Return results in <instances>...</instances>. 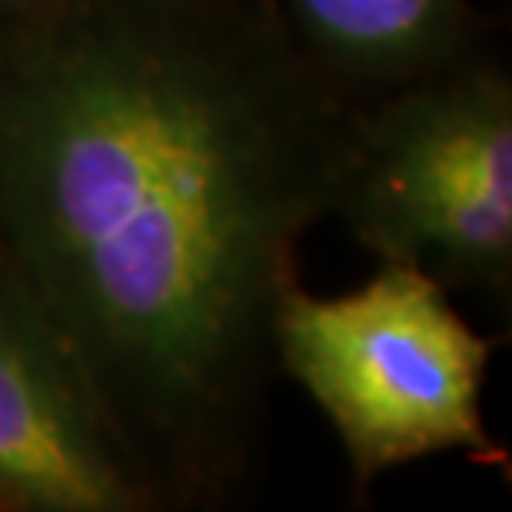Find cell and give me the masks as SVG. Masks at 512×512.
Wrapping results in <instances>:
<instances>
[{
	"instance_id": "obj_1",
	"label": "cell",
	"mask_w": 512,
	"mask_h": 512,
	"mask_svg": "<svg viewBox=\"0 0 512 512\" xmlns=\"http://www.w3.org/2000/svg\"><path fill=\"white\" fill-rule=\"evenodd\" d=\"M353 110L280 0L0 10V247L163 509L250 483L276 303L333 213Z\"/></svg>"
},
{
	"instance_id": "obj_2",
	"label": "cell",
	"mask_w": 512,
	"mask_h": 512,
	"mask_svg": "<svg viewBox=\"0 0 512 512\" xmlns=\"http://www.w3.org/2000/svg\"><path fill=\"white\" fill-rule=\"evenodd\" d=\"M493 353L496 336L479 333L443 283L393 260L340 296H316L296 276L273 316V360L340 439L356 496L443 453L509 476L483 416Z\"/></svg>"
},
{
	"instance_id": "obj_3",
	"label": "cell",
	"mask_w": 512,
	"mask_h": 512,
	"mask_svg": "<svg viewBox=\"0 0 512 512\" xmlns=\"http://www.w3.org/2000/svg\"><path fill=\"white\" fill-rule=\"evenodd\" d=\"M449 293L512 286V77L493 54L356 100L333 213Z\"/></svg>"
},
{
	"instance_id": "obj_4",
	"label": "cell",
	"mask_w": 512,
	"mask_h": 512,
	"mask_svg": "<svg viewBox=\"0 0 512 512\" xmlns=\"http://www.w3.org/2000/svg\"><path fill=\"white\" fill-rule=\"evenodd\" d=\"M0 496L10 512H167L4 247Z\"/></svg>"
},
{
	"instance_id": "obj_5",
	"label": "cell",
	"mask_w": 512,
	"mask_h": 512,
	"mask_svg": "<svg viewBox=\"0 0 512 512\" xmlns=\"http://www.w3.org/2000/svg\"><path fill=\"white\" fill-rule=\"evenodd\" d=\"M296 44L350 100H370L479 50L469 0H280Z\"/></svg>"
},
{
	"instance_id": "obj_6",
	"label": "cell",
	"mask_w": 512,
	"mask_h": 512,
	"mask_svg": "<svg viewBox=\"0 0 512 512\" xmlns=\"http://www.w3.org/2000/svg\"><path fill=\"white\" fill-rule=\"evenodd\" d=\"M14 4H20V0H0V10H7V7H14Z\"/></svg>"
},
{
	"instance_id": "obj_7",
	"label": "cell",
	"mask_w": 512,
	"mask_h": 512,
	"mask_svg": "<svg viewBox=\"0 0 512 512\" xmlns=\"http://www.w3.org/2000/svg\"><path fill=\"white\" fill-rule=\"evenodd\" d=\"M0 512H10V506L4 503V496H0Z\"/></svg>"
}]
</instances>
